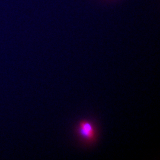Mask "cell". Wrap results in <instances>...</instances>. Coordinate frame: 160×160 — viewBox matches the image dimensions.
Masks as SVG:
<instances>
[{"mask_svg": "<svg viewBox=\"0 0 160 160\" xmlns=\"http://www.w3.org/2000/svg\"><path fill=\"white\" fill-rule=\"evenodd\" d=\"M75 135L80 143L84 146H91L97 141L98 131L95 122L90 119H83L75 127Z\"/></svg>", "mask_w": 160, "mask_h": 160, "instance_id": "obj_1", "label": "cell"}]
</instances>
